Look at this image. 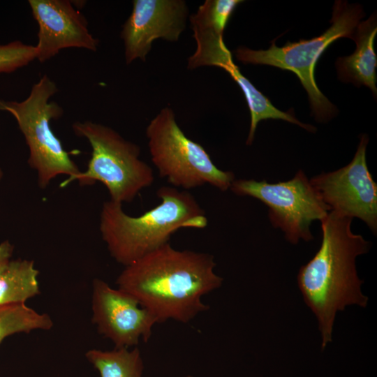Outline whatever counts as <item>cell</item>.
Wrapping results in <instances>:
<instances>
[{"label": "cell", "instance_id": "cell-1", "mask_svg": "<svg viewBox=\"0 0 377 377\" xmlns=\"http://www.w3.org/2000/svg\"><path fill=\"white\" fill-rule=\"evenodd\" d=\"M215 267L213 256L178 250L168 242L125 266L116 283L158 323L168 320L188 323L209 309L203 296L222 285Z\"/></svg>", "mask_w": 377, "mask_h": 377}, {"label": "cell", "instance_id": "cell-2", "mask_svg": "<svg viewBox=\"0 0 377 377\" xmlns=\"http://www.w3.org/2000/svg\"><path fill=\"white\" fill-rule=\"evenodd\" d=\"M352 219L330 211L320 221V249L297 274L304 302L318 320L322 350L332 341L337 313L353 304L365 307L368 302L355 260L369 251L371 244L353 232Z\"/></svg>", "mask_w": 377, "mask_h": 377}, {"label": "cell", "instance_id": "cell-3", "mask_svg": "<svg viewBox=\"0 0 377 377\" xmlns=\"http://www.w3.org/2000/svg\"><path fill=\"white\" fill-rule=\"evenodd\" d=\"M160 203L145 213L132 216L122 204L106 201L101 214L99 229L110 256L127 266L169 242L180 228H205V212L187 191L161 186L156 192Z\"/></svg>", "mask_w": 377, "mask_h": 377}, {"label": "cell", "instance_id": "cell-4", "mask_svg": "<svg viewBox=\"0 0 377 377\" xmlns=\"http://www.w3.org/2000/svg\"><path fill=\"white\" fill-rule=\"evenodd\" d=\"M364 13L357 4L336 1L331 26L320 36L309 40L288 42L277 47L274 41L267 50H254L239 47L235 50L237 59L244 64L269 65L293 72L307 92L312 114L316 121L330 120L336 107L324 96L316 84L315 66L320 55L336 40L352 38Z\"/></svg>", "mask_w": 377, "mask_h": 377}, {"label": "cell", "instance_id": "cell-5", "mask_svg": "<svg viewBox=\"0 0 377 377\" xmlns=\"http://www.w3.org/2000/svg\"><path fill=\"white\" fill-rule=\"evenodd\" d=\"M72 128L75 135L88 140L91 154L87 170L67 177L61 187L75 180L82 186L99 182L108 189L110 200L123 204L153 184V169L140 159L138 145L112 128L90 121H76Z\"/></svg>", "mask_w": 377, "mask_h": 377}, {"label": "cell", "instance_id": "cell-6", "mask_svg": "<svg viewBox=\"0 0 377 377\" xmlns=\"http://www.w3.org/2000/svg\"><path fill=\"white\" fill-rule=\"evenodd\" d=\"M57 91L54 82L44 75L24 101L0 99V111L9 112L15 119L24 135L29 150V165L36 171L42 189L58 175L71 177L80 172L50 126L51 120L63 114L59 104L50 101Z\"/></svg>", "mask_w": 377, "mask_h": 377}, {"label": "cell", "instance_id": "cell-7", "mask_svg": "<svg viewBox=\"0 0 377 377\" xmlns=\"http://www.w3.org/2000/svg\"><path fill=\"white\" fill-rule=\"evenodd\" d=\"M146 135L153 164L173 187L188 190L208 184L221 191L230 188L234 173L217 168L204 147L184 134L171 108H163L151 120Z\"/></svg>", "mask_w": 377, "mask_h": 377}, {"label": "cell", "instance_id": "cell-8", "mask_svg": "<svg viewBox=\"0 0 377 377\" xmlns=\"http://www.w3.org/2000/svg\"><path fill=\"white\" fill-rule=\"evenodd\" d=\"M230 189L236 195L251 196L264 203L273 227L281 229L293 244L300 239H313L311 223L320 221L330 211L303 170L288 181L274 184L265 180L235 179Z\"/></svg>", "mask_w": 377, "mask_h": 377}, {"label": "cell", "instance_id": "cell-9", "mask_svg": "<svg viewBox=\"0 0 377 377\" xmlns=\"http://www.w3.org/2000/svg\"><path fill=\"white\" fill-rule=\"evenodd\" d=\"M368 142V136L363 134L348 165L335 171L322 172L309 181L330 211L358 218L376 234L377 185L367 164Z\"/></svg>", "mask_w": 377, "mask_h": 377}, {"label": "cell", "instance_id": "cell-10", "mask_svg": "<svg viewBox=\"0 0 377 377\" xmlns=\"http://www.w3.org/2000/svg\"><path fill=\"white\" fill-rule=\"evenodd\" d=\"M193 38L196 42L194 53L188 58L190 70L202 66H213L223 68L239 85L246 98L251 115V124L246 145L252 144L258 123L268 119H282L310 131L316 128L300 121L291 112H283L273 105L269 99L240 71L235 64L230 50L223 41V33L213 27L191 22Z\"/></svg>", "mask_w": 377, "mask_h": 377}, {"label": "cell", "instance_id": "cell-11", "mask_svg": "<svg viewBox=\"0 0 377 377\" xmlns=\"http://www.w3.org/2000/svg\"><path fill=\"white\" fill-rule=\"evenodd\" d=\"M91 322L114 348L136 346L148 341L156 318L126 292L95 279L92 283Z\"/></svg>", "mask_w": 377, "mask_h": 377}, {"label": "cell", "instance_id": "cell-12", "mask_svg": "<svg viewBox=\"0 0 377 377\" xmlns=\"http://www.w3.org/2000/svg\"><path fill=\"white\" fill-rule=\"evenodd\" d=\"M188 10L183 0H134L121 33L126 64L145 61L156 39L177 42L186 27Z\"/></svg>", "mask_w": 377, "mask_h": 377}, {"label": "cell", "instance_id": "cell-13", "mask_svg": "<svg viewBox=\"0 0 377 377\" xmlns=\"http://www.w3.org/2000/svg\"><path fill=\"white\" fill-rule=\"evenodd\" d=\"M38 24L36 59L44 62L64 48L96 51L98 41L89 33L82 14L66 0H29Z\"/></svg>", "mask_w": 377, "mask_h": 377}, {"label": "cell", "instance_id": "cell-14", "mask_svg": "<svg viewBox=\"0 0 377 377\" xmlns=\"http://www.w3.org/2000/svg\"><path fill=\"white\" fill-rule=\"evenodd\" d=\"M377 34L376 15L357 25L352 39L356 43L354 52L347 57H339L336 61L338 77L345 82L355 86L364 85L376 96L377 57L374 43Z\"/></svg>", "mask_w": 377, "mask_h": 377}, {"label": "cell", "instance_id": "cell-15", "mask_svg": "<svg viewBox=\"0 0 377 377\" xmlns=\"http://www.w3.org/2000/svg\"><path fill=\"white\" fill-rule=\"evenodd\" d=\"M38 274L33 260H11L0 272V306L25 304L39 295Z\"/></svg>", "mask_w": 377, "mask_h": 377}, {"label": "cell", "instance_id": "cell-16", "mask_svg": "<svg viewBox=\"0 0 377 377\" xmlns=\"http://www.w3.org/2000/svg\"><path fill=\"white\" fill-rule=\"evenodd\" d=\"M87 360L98 371L101 377H142L144 364L138 348H114L112 350L91 349Z\"/></svg>", "mask_w": 377, "mask_h": 377}, {"label": "cell", "instance_id": "cell-17", "mask_svg": "<svg viewBox=\"0 0 377 377\" xmlns=\"http://www.w3.org/2000/svg\"><path fill=\"white\" fill-rule=\"evenodd\" d=\"M53 326L51 317L18 304L0 306V343L5 338L17 333L36 330H49Z\"/></svg>", "mask_w": 377, "mask_h": 377}, {"label": "cell", "instance_id": "cell-18", "mask_svg": "<svg viewBox=\"0 0 377 377\" xmlns=\"http://www.w3.org/2000/svg\"><path fill=\"white\" fill-rule=\"evenodd\" d=\"M239 0H206L190 17L223 32Z\"/></svg>", "mask_w": 377, "mask_h": 377}, {"label": "cell", "instance_id": "cell-19", "mask_svg": "<svg viewBox=\"0 0 377 377\" xmlns=\"http://www.w3.org/2000/svg\"><path fill=\"white\" fill-rule=\"evenodd\" d=\"M36 59V47L15 40L0 45V73H12Z\"/></svg>", "mask_w": 377, "mask_h": 377}, {"label": "cell", "instance_id": "cell-20", "mask_svg": "<svg viewBox=\"0 0 377 377\" xmlns=\"http://www.w3.org/2000/svg\"><path fill=\"white\" fill-rule=\"evenodd\" d=\"M13 251L14 246L9 240H5L0 244V272L12 260Z\"/></svg>", "mask_w": 377, "mask_h": 377}, {"label": "cell", "instance_id": "cell-21", "mask_svg": "<svg viewBox=\"0 0 377 377\" xmlns=\"http://www.w3.org/2000/svg\"><path fill=\"white\" fill-rule=\"evenodd\" d=\"M3 170L0 168V181L3 178Z\"/></svg>", "mask_w": 377, "mask_h": 377}, {"label": "cell", "instance_id": "cell-22", "mask_svg": "<svg viewBox=\"0 0 377 377\" xmlns=\"http://www.w3.org/2000/svg\"><path fill=\"white\" fill-rule=\"evenodd\" d=\"M184 377H193V376H186Z\"/></svg>", "mask_w": 377, "mask_h": 377}]
</instances>
